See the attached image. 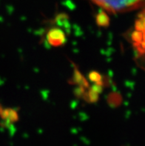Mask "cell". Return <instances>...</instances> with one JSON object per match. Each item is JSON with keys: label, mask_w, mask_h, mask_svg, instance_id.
I'll list each match as a JSON object with an SVG mask.
<instances>
[{"label": "cell", "mask_w": 145, "mask_h": 146, "mask_svg": "<svg viewBox=\"0 0 145 146\" xmlns=\"http://www.w3.org/2000/svg\"><path fill=\"white\" fill-rule=\"evenodd\" d=\"M108 13H119L139 9L144 0H90Z\"/></svg>", "instance_id": "obj_1"}, {"label": "cell", "mask_w": 145, "mask_h": 146, "mask_svg": "<svg viewBox=\"0 0 145 146\" xmlns=\"http://www.w3.org/2000/svg\"><path fill=\"white\" fill-rule=\"evenodd\" d=\"M47 39L51 46H61L66 42V37L60 28H51L47 34Z\"/></svg>", "instance_id": "obj_2"}, {"label": "cell", "mask_w": 145, "mask_h": 146, "mask_svg": "<svg viewBox=\"0 0 145 146\" xmlns=\"http://www.w3.org/2000/svg\"><path fill=\"white\" fill-rule=\"evenodd\" d=\"M96 23L101 27H107L110 25V18L105 11H100L96 17Z\"/></svg>", "instance_id": "obj_3"}, {"label": "cell", "mask_w": 145, "mask_h": 146, "mask_svg": "<svg viewBox=\"0 0 145 146\" xmlns=\"http://www.w3.org/2000/svg\"><path fill=\"white\" fill-rule=\"evenodd\" d=\"M131 39L134 43L144 42V32L135 31L131 34Z\"/></svg>", "instance_id": "obj_4"}, {"label": "cell", "mask_w": 145, "mask_h": 146, "mask_svg": "<svg viewBox=\"0 0 145 146\" xmlns=\"http://www.w3.org/2000/svg\"><path fill=\"white\" fill-rule=\"evenodd\" d=\"M135 28H136V31L144 32V10L142 11V16L139 17V19L136 22Z\"/></svg>", "instance_id": "obj_5"}, {"label": "cell", "mask_w": 145, "mask_h": 146, "mask_svg": "<svg viewBox=\"0 0 145 146\" xmlns=\"http://www.w3.org/2000/svg\"><path fill=\"white\" fill-rule=\"evenodd\" d=\"M89 79L90 81L96 82L97 85H101V76L99 73L96 72V71H92L89 74Z\"/></svg>", "instance_id": "obj_6"}, {"label": "cell", "mask_w": 145, "mask_h": 146, "mask_svg": "<svg viewBox=\"0 0 145 146\" xmlns=\"http://www.w3.org/2000/svg\"><path fill=\"white\" fill-rule=\"evenodd\" d=\"M86 95H87V96L86 100H89V101L91 102H96V101L98 100V98H99V96H98V95H99V94H97L96 92H95V91H94L92 88L89 90L88 93H87V94H86Z\"/></svg>", "instance_id": "obj_7"}]
</instances>
